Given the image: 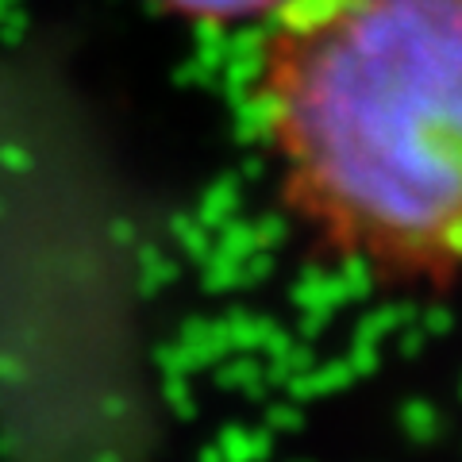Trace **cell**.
Instances as JSON below:
<instances>
[{"mask_svg":"<svg viewBox=\"0 0 462 462\" xmlns=\"http://www.w3.org/2000/svg\"><path fill=\"white\" fill-rule=\"evenodd\" d=\"M154 5L193 23H247L270 20L285 0H154Z\"/></svg>","mask_w":462,"mask_h":462,"instance_id":"cell-2","label":"cell"},{"mask_svg":"<svg viewBox=\"0 0 462 462\" xmlns=\"http://www.w3.org/2000/svg\"><path fill=\"white\" fill-rule=\"evenodd\" d=\"M251 120L282 208L331 263L462 289V0H285Z\"/></svg>","mask_w":462,"mask_h":462,"instance_id":"cell-1","label":"cell"}]
</instances>
